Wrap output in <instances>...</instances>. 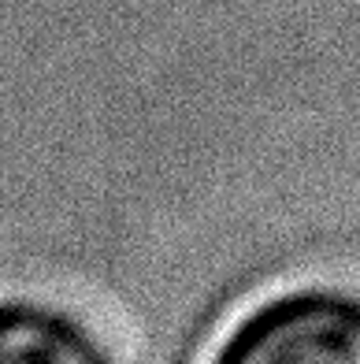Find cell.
<instances>
[{
	"label": "cell",
	"mask_w": 360,
	"mask_h": 364,
	"mask_svg": "<svg viewBox=\"0 0 360 364\" xmlns=\"http://www.w3.org/2000/svg\"><path fill=\"white\" fill-rule=\"evenodd\" d=\"M0 364H116V350L60 297L0 290Z\"/></svg>",
	"instance_id": "obj_2"
},
{
	"label": "cell",
	"mask_w": 360,
	"mask_h": 364,
	"mask_svg": "<svg viewBox=\"0 0 360 364\" xmlns=\"http://www.w3.org/2000/svg\"><path fill=\"white\" fill-rule=\"evenodd\" d=\"M208 364H360V287L293 279L227 323Z\"/></svg>",
	"instance_id": "obj_1"
}]
</instances>
